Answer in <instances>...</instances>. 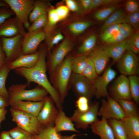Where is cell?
Listing matches in <instances>:
<instances>
[{
	"mask_svg": "<svg viewBox=\"0 0 139 139\" xmlns=\"http://www.w3.org/2000/svg\"><path fill=\"white\" fill-rule=\"evenodd\" d=\"M92 0H81L80 1V4L84 10H89L91 5Z\"/></svg>",
	"mask_w": 139,
	"mask_h": 139,
	"instance_id": "cell-52",
	"label": "cell"
},
{
	"mask_svg": "<svg viewBox=\"0 0 139 139\" xmlns=\"http://www.w3.org/2000/svg\"><path fill=\"white\" fill-rule=\"evenodd\" d=\"M12 10L8 7H0V26L8 19L14 15Z\"/></svg>",
	"mask_w": 139,
	"mask_h": 139,
	"instance_id": "cell-44",
	"label": "cell"
},
{
	"mask_svg": "<svg viewBox=\"0 0 139 139\" xmlns=\"http://www.w3.org/2000/svg\"><path fill=\"white\" fill-rule=\"evenodd\" d=\"M89 100L86 97L81 96L78 97L75 102L76 109L81 112L86 111L90 108Z\"/></svg>",
	"mask_w": 139,
	"mask_h": 139,
	"instance_id": "cell-43",
	"label": "cell"
},
{
	"mask_svg": "<svg viewBox=\"0 0 139 139\" xmlns=\"http://www.w3.org/2000/svg\"><path fill=\"white\" fill-rule=\"evenodd\" d=\"M70 83L71 88L78 97H85L90 100L95 95L93 84L81 74L72 72Z\"/></svg>",
	"mask_w": 139,
	"mask_h": 139,
	"instance_id": "cell-7",
	"label": "cell"
},
{
	"mask_svg": "<svg viewBox=\"0 0 139 139\" xmlns=\"http://www.w3.org/2000/svg\"><path fill=\"white\" fill-rule=\"evenodd\" d=\"M0 139H14L8 131H3L0 134Z\"/></svg>",
	"mask_w": 139,
	"mask_h": 139,
	"instance_id": "cell-55",
	"label": "cell"
},
{
	"mask_svg": "<svg viewBox=\"0 0 139 139\" xmlns=\"http://www.w3.org/2000/svg\"><path fill=\"white\" fill-rule=\"evenodd\" d=\"M8 105V99L0 95V108H6Z\"/></svg>",
	"mask_w": 139,
	"mask_h": 139,
	"instance_id": "cell-53",
	"label": "cell"
},
{
	"mask_svg": "<svg viewBox=\"0 0 139 139\" xmlns=\"http://www.w3.org/2000/svg\"><path fill=\"white\" fill-rule=\"evenodd\" d=\"M64 36L60 33H58L53 35H49L46 37L47 38L46 50L50 52L56 45L64 39Z\"/></svg>",
	"mask_w": 139,
	"mask_h": 139,
	"instance_id": "cell-42",
	"label": "cell"
},
{
	"mask_svg": "<svg viewBox=\"0 0 139 139\" xmlns=\"http://www.w3.org/2000/svg\"><path fill=\"white\" fill-rule=\"evenodd\" d=\"M8 132L14 139H32L34 135L17 126Z\"/></svg>",
	"mask_w": 139,
	"mask_h": 139,
	"instance_id": "cell-37",
	"label": "cell"
},
{
	"mask_svg": "<svg viewBox=\"0 0 139 139\" xmlns=\"http://www.w3.org/2000/svg\"><path fill=\"white\" fill-rule=\"evenodd\" d=\"M65 2L66 6L69 10L73 12H76L79 10V5L75 1L73 0H66Z\"/></svg>",
	"mask_w": 139,
	"mask_h": 139,
	"instance_id": "cell-50",
	"label": "cell"
},
{
	"mask_svg": "<svg viewBox=\"0 0 139 139\" xmlns=\"http://www.w3.org/2000/svg\"><path fill=\"white\" fill-rule=\"evenodd\" d=\"M122 120L127 139H139V116L125 117Z\"/></svg>",
	"mask_w": 139,
	"mask_h": 139,
	"instance_id": "cell-22",
	"label": "cell"
},
{
	"mask_svg": "<svg viewBox=\"0 0 139 139\" xmlns=\"http://www.w3.org/2000/svg\"><path fill=\"white\" fill-rule=\"evenodd\" d=\"M136 54L126 50L117 62V67L121 74L129 76L138 73L139 59Z\"/></svg>",
	"mask_w": 139,
	"mask_h": 139,
	"instance_id": "cell-12",
	"label": "cell"
},
{
	"mask_svg": "<svg viewBox=\"0 0 139 139\" xmlns=\"http://www.w3.org/2000/svg\"><path fill=\"white\" fill-rule=\"evenodd\" d=\"M99 103L94 101L90 104L89 109L85 112H81L77 109L74 111L70 117L74 124L76 128L86 130L89 125L99 120L98 117Z\"/></svg>",
	"mask_w": 139,
	"mask_h": 139,
	"instance_id": "cell-5",
	"label": "cell"
},
{
	"mask_svg": "<svg viewBox=\"0 0 139 139\" xmlns=\"http://www.w3.org/2000/svg\"><path fill=\"white\" fill-rule=\"evenodd\" d=\"M48 23L44 30L46 34L49 31L51 27L60 21L56 9H49L47 13Z\"/></svg>",
	"mask_w": 139,
	"mask_h": 139,
	"instance_id": "cell-40",
	"label": "cell"
},
{
	"mask_svg": "<svg viewBox=\"0 0 139 139\" xmlns=\"http://www.w3.org/2000/svg\"><path fill=\"white\" fill-rule=\"evenodd\" d=\"M120 24H116L111 25L105 29L100 36L101 41L105 43L117 33L119 31Z\"/></svg>",
	"mask_w": 139,
	"mask_h": 139,
	"instance_id": "cell-39",
	"label": "cell"
},
{
	"mask_svg": "<svg viewBox=\"0 0 139 139\" xmlns=\"http://www.w3.org/2000/svg\"><path fill=\"white\" fill-rule=\"evenodd\" d=\"M9 7L8 5L4 0H0V7Z\"/></svg>",
	"mask_w": 139,
	"mask_h": 139,
	"instance_id": "cell-57",
	"label": "cell"
},
{
	"mask_svg": "<svg viewBox=\"0 0 139 139\" xmlns=\"http://www.w3.org/2000/svg\"><path fill=\"white\" fill-rule=\"evenodd\" d=\"M63 136L55 129L54 126L43 128L39 133L34 135V139H62Z\"/></svg>",
	"mask_w": 139,
	"mask_h": 139,
	"instance_id": "cell-30",
	"label": "cell"
},
{
	"mask_svg": "<svg viewBox=\"0 0 139 139\" xmlns=\"http://www.w3.org/2000/svg\"><path fill=\"white\" fill-rule=\"evenodd\" d=\"M10 112L12 120L17 126L33 135L38 134L43 128L37 117L32 115L12 108Z\"/></svg>",
	"mask_w": 139,
	"mask_h": 139,
	"instance_id": "cell-4",
	"label": "cell"
},
{
	"mask_svg": "<svg viewBox=\"0 0 139 139\" xmlns=\"http://www.w3.org/2000/svg\"><path fill=\"white\" fill-rule=\"evenodd\" d=\"M119 32L126 39L130 37L133 33L132 27L126 23L120 24Z\"/></svg>",
	"mask_w": 139,
	"mask_h": 139,
	"instance_id": "cell-46",
	"label": "cell"
},
{
	"mask_svg": "<svg viewBox=\"0 0 139 139\" xmlns=\"http://www.w3.org/2000/svg\"><path fill=\"white\" fill-rule=\"evenodd\" d=\"M125 8L128 14L133 13L139 11L138 3L136 1L134 0L127 1L125 3Z\"/></svg>",
	"mask_w": 139,
	"mask_h": 139,
	"instance_id": "cell-47",
	"label": "cell"
},
{
	"mask_svg": "<svg viewBox=\"0 0 139 139\" xmlns=\"http://www.w3.org/2000/svg\"><path fill=\"white\" fill-rule=\"evenodd\" d=\"M40 56L39 51L30 54L22 55L13 61L7 63L11 70L18 68H32L37 63Z\"/></svg>",
	"mask_w": 139,
	"mask_h": 139,
	"instance_id": "cell-18",
	"label": "cell"
},
{
	"mask_svg": "<svg viewBox=\"0 0 139 139\" xmlns=\"http://www.w3.org/2000/svg\"><path fill=\"white\" fill-rule=\"evenodd\" d=\"M122 23H126L138 30L139 28V11L133 13L126 15L124 18Z\"/></svg>",
	"mask_w": 139,
	"mask_h": 139,
	"instance_id": "cell-41",
	"label": "cell"
},
{
	"mask_svg": "<svg viewBox=\"0 0 139 139\" xmlns=\"http://www.w3.org/2000/svg\"><path fill=\"white\" fill-rule=\"evenodd\" d=\"M126 39L119 31V32L107 41L105 43L106 44H116L121 42Z\"/></svg>",
	"mask_w": 139,
	"mask_h": 139,
	"instance_id": "cell-49",
	"label": "cell"
},
{
	"mask_svg": "<svg viewBox=\"0 0 139 139\" xmlns=\"http://www.w3.org/2000/svg\"><path fill=\"white\" fill-rule=\"evenodd\" d=\"M23 36L19 35L10 38L0 37L3 50L6 56V63L14 60L22 55Z\"/></svg>",
	"mask_w": 139,
	"mask_h": 139,
	"instance_id": "cell-8",
	"label": "cell"
},
{
	"mask_svg": "<svg viewBox=\"0 0 139 139\" xmlns=\"http://www.w3.org/2000/svg\"><path fill=\"white\" fill-rule=\"evenodd\" d=\"M116 100L122 108L125 117L139 116L137 105L133 100L119 99Z\"/></svg>",
	"mask_w": 139,
	"mask_h": 139,
	"instance_id": "cell-27",
	"label": "cell"
},
{
	"mask_svg": "<svg viewBox=\"0 0 139 139\" xmlns=\"http://www.w3.org/2000/svg\"><path fill=\"white\" fill-rule=\"evenodd\" d=\"M46 37V33L42 29L27 32L22 40V55L30 54L36 52L39 45Z\"/></svg>",
	"mask_w": 139,
	"mask_h": 139,
	"instance_id": "cell-13",
	"label": "cell"
},
{
	"mask_svg": "<svg viewBox=\"0 0 139 139\" xmlns=\"http://www.w3.org/2000/svg\"><path fill=\"white\" fill-rule=\"evenodd\" d=\"M126 15L123 10H116L105 21L101 27V30L102 31L111 25L122 23L123 19Z\"/></svg>",
	"mask_w": 139,
	"mask_h": 139,
	"instance_id": "cell-29",
	"label": "cell"
},
{
	"mask_svg": "<svg viewBox=\"0 0 139 139\" xmlns=\"http://www.w3.org/2000/svg\"><path fill=\"white\" fill-rule=\"evenodd\" d=\"M93 24L89 21H76L71 23L68 27V29L72 34L78 35L83 32Z\"/></svg>",
	"mask_w": 139,
	"mask_h": 139,
	"instance_id": "cell-34",
	"label": "cell"
},
{
	"mask_svg": "<svg viewBox=\"0 0 139 139\" xmlns=\"http://www.w3.org/2000/svg\"><path fill=\"white\" fill-rule=\"evenodd\" d=\"M121 1L118 0H92L89 10L104 5L116 4Z\"/></svg>",
	"mask_w": 139,
	"mask_h": 139,
	"instance_id": "cell-45",
	"label": "cell"
},
{
	"mask_svg": "<svg viewBox=\"0 0 139 139\" xmlns=\"http://www.w3.org/2000/svg\"></svg>",
	"mask_w": 139,
	"mask_h": 139,
	"instance_id": "cell-58",
	"label": "cell"
},
{
	"mask_svg": "<svg viewBox=\"0 0 139 139\" xmlns=\"http://www.w3.org/2000/svg\"><path fill=\"white\" fill-rule=\"evenodd\" d=\"M48 10L47 3L42 1H35L33 8L29 16L30 23H32L40 16L47 14Z\"/></svg>",
	"mask_w": 139,
	"mask_h": 139,
	"instance_id": "cell-25",
	"label": "cell"
},
{
	"mask_svg": "<svg viewBox=\"0 0 139 139\" xmlns=\"http://www.w3.org/2000/svg\"><path fill=\"white\" fill-rule=\"evenodd\" d=\"M116 71L109 67L101 76L98 77L93 84L95 95L97 99L107 97L109 95L107 88L109 84L115 78Z\"/></svg>",
	"mask_w": 139,
	"mask_h": 139,
	"instance_id": "cell-15",
	"label": "cell"
},
{
	"mask_svg": "<svg viewBox=\"0 0 139 139\" xmlns=\"http://www.w3.org/2000/svg\"><path fill=\"white\" fill-rule=\"evenodd\" d=\"M126 39V50H129L136 54L139 52V32L137 30Z\"/></svg>",
	"mask_w": 139,
	"mask_h": 139,
	"instance_id": "cell-33",
	"label": "cell"
},
{
	"mask_svg": "<svg viewBox=\"0 0 139 139\" xmlns=\"http://www.w3.org/2000/svg\"><path fill=\"white\" fill-rule=\"evenodd\" d=\"M128 78L132 99L138 105L139 103V77L135 75L129 76Z\"/></svg>",
	"mask_w": 139,
	"mask_h": 139,
	"instance_id": "cell-32",
	"label": "cell"
},
{
	"mask_svg": "<svg viewBox=\"0 0 139 139\" xmlns=\"http://www.w3.org/2000/svg\"><path fill=\"white\" fill-rule=\"evenodd\" d=\"M26 33L23 25L16 16L8 18L0 26V37L24 36Z\"/></svg>",
	"mask_w": 139,
	"mask_h": 139,
	"instance_id": "cell-16",
	"label": "cell"
},
{
	"mask_svg": "<svg viewBox=\"0 0 139 139\" xmlns=\"http://www.w3.org/2000/svg\"><path fill=\"white\" fill-rule=\"evenodd\" d=\"M81 74L87 78L93 84L98 77V75L95 67L92 61L89 58Z\"/></svg>",
	"mask_w": 139,
	"mask_h": 139,
	"instance_id": "cell-35",
	"label": "cell"
},
{
	"mask_svg": "<svg viewBox=\"0 0 139 139\" xmlns=\"http://www.w3.org/2000/svg\"><path fill=\"white\" fill-rule=\"evenodd\" d=\"M58 112L51 98L48 96L37 118L43 128L54 126Z\"/></svg>",
	"mask_w": 139,
	"mask_h": 139,
	"instance_id": "cell-11",
	"label": "cell"
},
{
	"mask_svg": "<svg viewBox=\"0 0 139 139\" xmlns=\"http://www.w3.org/2000/svg\"><path fill=\"white\" fill-rule=\"evenodd\" d=\"M97 38L94 34L90 35L86 38L78 48L76 52V55H86L89 54L94 49Z\"/></svg>",
	"mask_w": 139,
	"mask_h": 139,
	"instance_id": "cell-24",
	"label": "cell"
},
{
	"mask_svg": "<svg viewBox=\"0 0 139 139\" xmlns=\"http://www.w3.org/2000/svg\"><path fill=\"white\" fill-rule=\"evenodd\" d=\"M73 46V44L72 41L69 39L66 38L50 55L46 61L47 69L50 75L63 62Z\"/></svg>",
	"mask_w": 139,
	"mask_h": 139,
	"instance_id": "cell-10",
	"label": "cell"
},
{
	"mask_svg": "<svg viewBox=\"0 0 139 139\" xmlns=\"http://www.w3.org/2000/svg\"><path fill=\"white\" fill-rule=\"evenodd\" d=\"M54 128L57 132L68 131L79 133L75 128V125L70 117L67 116L63 110H59L56 119Z\"/></svg>",
	"mask_w": 139,
	"mask_h": 139,
	"instance_id": "cell-21",
	"label": "cell"
},
{
	"mask_svg": "<svg viewBox=\"0 0 139 139\" xmlns=\"http://www.w3.org/2000/svg\"><path fill=\"white\" fill-rule=\"evenodd\" d=\"M45 100L38 102L20 101L15 102L10 105L11 108L38 116L42 109Z\"/></svg>",
	"mask_w": 139,
	"mask_h": 139,
	"instance_id": "cell-20",
	"label": "cell"
},
{
	"mask_svg": "<svg viewBox=\"0 0 139 139\" xmlns=\"http://www.w3.org/2000/svg\"><path fill=\"white\" fill-rule=\"evenodd\" d=\"M27 29L30 25L29 18L33 7V0H4Z\"/></svg>",
	"mask_w": 139,
	"mask_h": 139,
	"instance_id": "cell-6",
	"label": "cell"
},
{
	"mask_svg": "<svg viewBox=\"0 0 139 139\" xmlns=\"http://www.w3.org/2000/svg\"><path fill=\"white\" fill-rule=\"evenodd\" d=\"M7 112V110L6 108H0V128L1 123L5 120Z\"/></svg>",
	"mask_w": 139,
	"mask_h": 139,
	"instance_id": "cell-54",
	"label": "cell"
},
{
	"mask_svg": "<svg viewBox=\"0 0 139 139\" xmlns=\"http://www.w3.org/2000/svg\"><path fill=\"white\" fill-rule=\"evenodd\" d=\"M108 121L112 129L115 139H127L122 120L110 119L108 120Z\"/></svg>",
	"mask_w": 139,
	"mask_h": 139,
	"instance_id": "cell-26",
	"label": "cell"
},
{
	"mask_svg": "<svg viewBox=\"0 0 139 139\" xmlns=\"http://www.w3.org/2000/svg\"><path fill=\"white\" fill-rule=\"evenodd\" d=\"M80 135L73 134L71 136H63L62 139H77L75 137Z\"/></svg>",
	"mask_w": 139,
	"mask_h": 139,
	"instance_id": "cell-56",
	"label": "cell"
},
{
	"mask_svg": "<svg viewBox=\"0 0 139 139\" xmlns=\"http://www.w3.org/2000/svg\"><path fill=\"white\" fill-rule=\"evenodd\" d=\"M71 57L65 58L50 75V82L57 90L63 103L68 94V86L72 72Z\"/></svg>",
	"mask_w": 139,
	"mask_h": 139,
	"instance_id": "cell-3",
	"label": "cell"
},
{
	"mask_svg": "<svg viewBox=\"0 0 139 139\" xmlns=\"http://www.w3.org/2000/svg\"><path fill=\"white\" fill-rule=\"evenodd\" d=\"M126 39L119 43L112 44H106L102 47L109 58L112 59L114 63H117L126 50Z\"/></svg>",
	"mask_w": 139,
	"mask_h": 139,
	"instance_id": "cell-23",
	"label": "cell"
},
{
	"mask_svg": "<svg viewBox=\"0 0 139 139\" xmlns=\"http://www.w3.org/2000/svg\"><path fill=\"white\" fill-rule=\"evenodd\" d=\"M6 63V56L3 50L0 39V68Z\"/></svg>",
	"mask_w": 139,
	"mask_h": 139,
	"instance_id": "cell-51",
	"label": "cell"
},
{
	"mask_svg": "<svg viewBox=\"0 0 139 139\" xmlns=\"http://www.w3.org/2000/svg\"><path fill=\"white\" fill-rule=\"evenodd\" d=\"M110 97L117 100L126 99L133 100L131 96L128 77L121 74L116 79L110 88Z\"/></svg>",
	"mask_w": 139,
	"mask_h": 139,
	"instance_id": "cell-14",
	"label": "cell"
},
{
	"mask_svg": "<svg viewBox=\"0 0 139 139\" xmlns=\"http://www.w3.org/2000/svg\"><path fill=\"white\" fill-rule=\"evenodd\" d=\"M87 56L93 63L98 75L104 71L110 58L102 47L95 48Z\"/></svg>",
	"mask_w": 139,
	"mask_h": 139,
	"instance_id": "cell-17",
	"label": "cell"
},
{
	"mask_svg": "<svg viewBox=\"0 0 139 139\" xmlns=\"http://www.w3.org/2000/svg\"><path fill=\"white\" fill-rule=\"evenodd\" d=\"M29 85L25 84H12L7 90L9 94V105L17 101H40L44 100L48 96V92L38 85L32 89H26Z\"/></svg>",
	"mask_w": 139,
	"mask_h": 139,
	"instance_id": "cell-2",
	"label": "cell"
},
{
	"mask_svg": "<svg viewBox=\"0 0 139 139\" xmlns=\"http://www.w3.org/2000/svg\"><path fill=\"white\" fill-rule=\"evenodd\" d=\"M117 7L111 5L99 10L93 15L94 17L100 21H105L116 10Z\"/></svg>",
	"mask_w": 139,
	"mask_h": 139,
	"instance_id": "cell-38",
	"label": "cell"
},
{
	"mask_svg": "<svg viewBox=\"0 0 139 139\" xmlns=\"http://www.w3.org/2000/svg\"><path fill=\"white\" fill-rule=\"evenodd\" d=\"M48 23L47 14L42 15L35 20L27 29L28 32H30L45 27Z\"/></svg>",
	"mask_w": 139,
	"mask_h": 139,
	"instance_id": "cell-36",
	"label": "cell"
},
{
	"mask_svg": "<svg viewBox=\"0 0 139 139\" xmlns=\"http://www.w3.org/2000/svg\"><path fill=\"white\" fill-rule=\"evenodd\" d=\"M56 10L60 21L66 18L69 13V10L66 6L60 5L58 7Z\"/></svg>",
	"mask_w": 139,
	"mask_h": 139,
	"instance_id": "cell-48",
	"label": "cell"
},
{
	"mask_svg": "<svg viewBox=\"0 0 139 139\" xmlns=\"http://www.w3.org/2000/svg\"><path fill=\"white\" fill-rule=\"evenodd\" d=\"M11 71L7 63H5L0 68V95L8 99L9 94L6 87L5 83Z\"/></svg>",
	"mask_w": 139,
	"mask_h": 139,
	"instance_id": "cell-31",
	"label": "cell"
},
{
	"mask_svg": "<svg viewBox=\"0 0 139 139\" xmlns=\"http://www.w3.org/2000/svg\"><path fill=\"white\" fill-rule=\"evenodd\" d=\"M40 56L37 64L30 68L20 67L13 70L17 74L24 78L29 86L32 82L38 84L48 92L58 110H63L62 103L58 93L48 80L46 74V57L47 50L43 47L39 51Z\"/></svg>",
	"mask_w": 139,
	"mask_h": 139,
	"instance_id": "cell-1",
	"label": "cell"
},
{
	"mask_svg": "<svg viewBox=\"0 0 139 139\" xmlns=\"http://www.w3.org/2000/svg\"><path fill=\"white\" fill-rule=\"evenodd\" d=\"M88 59L86 55H76L71 57V64L72 72L81 74Z\"/></svg>",
	"mask_w": 139,
	"mask_h": 139,
	"instance_id": "cell-28",
	"label": "cell"
},
{
	"mask_svg": "<svg viewBox=\"0 0 139 139\" xmlns=\"http://www.w3.org/2000/svg\"><path fill=\"white\" fill-rule=\"evenodd\" d=\"M107 100H101V105L99 109L98 116H101L107 120L114 119L123 120L125 116L121 106L117 101L109 95Z\"/></svg>",
	"mask_w": 139,
	"mask_h": 139,
	"instance_id": "cell-9",
	"label": "cell"
},
{
	"mask_svg": "<svg viewBox=\"0 0 139 139\" xmlns=\"http://www.w3.org/2000/svg\"><path fill=\"white\" fill-rule=\"evenodd\" d=\"M90 125L92 132L99 136L100 139H115L112 129L105 118L102 117L101 120Z\"/></svg>",
	"mask_w": 139,
	"mask_h": 139,
	"instance_id": "cell-19",
	"label": "cell"
}]
</instances>
